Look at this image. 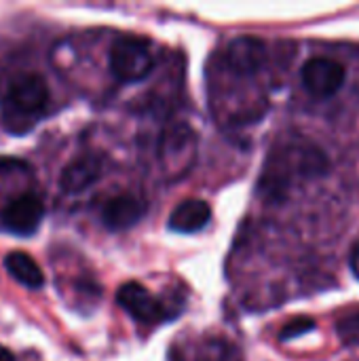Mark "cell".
I'll return each instance as SVG.
<instances>
[{"instance_id":"cell-1","label":"cell","mask_w":359,"mask_h":361,"mask_svg":"<svg viewBox=\"0 0 359 361\" xmlns=\"http://www.w3.org/2000/svg\"><path fill=\"white\" fill-rule=\"evenodd\" d=\"M110 70L123 82H140L154 70V55L148 40L121 36L110 47Z\"/></svg>"},{"instance_id":"cell-2","label":"cell","mask_w":359,"mask_h":361,"mask_svg":"<svg viewBox=\"0 0 359 361\" xmlns=\"http://www.w3.org/2000/svg\"><path fill=\"white\" fill-rule=\"evenodd\" d=\"M345 68L328 57H313L303 66V85L305 89L320 99L332 97L345 85Z\"/></svg>"},{"instance_id":"cell-3","label":"cell","mask_w":359,"mask_h":361,"mask_svg":"<svg viewBox=\"0 0 359 361\" xmlns=\"http://www.w3.org/2000/svg\"><path fill=\"white\" fill-rule=\"evenodd\" d=\"M42 218H44V203L40 197H36L32 192L19 195L2 209L4 228L19 237L34 235L38 231Z\"/></svg>"},{"instance_id":"cell-4","label":"cell","mask_w":359,"mask_h":361,"mask_svg":"<svg viewBox=\"0 0 359 361\" xmlns=\"http://www.w3.org/2000/svg\"><path fill=\"white\" fill-rule=\"evenodd\" d=\"M116 302L125 313H129L135 322H142V324H159L167 315L161 300L154 298L144 286L133 283V281L118 288Z\"/></svg>"},{"instance_id":"cell-5","label":"cell","mask_w":359,"mask_h":361,"mask_svg":"<svg viewBox=\"0 0 359 361\" xmlns=\"http://www.w3.org/2000/svg\"><path fill=\"white\" fill-rule=\"evenodd\" d=\"M8 102L15 110L23 114H38L47 108L49 87L36 74H25L17 78L8 89Z\"/></svg>"},{"instance_id":"cell-6","label":"cell","mask_w":359,"mask_h":361,"mask_svg":"<svg viewBox=\"0 0 359 361\" xmlns=\"http://www.w3.org/2000/svg\"><path fill=\"white\" fill-rule=\"evenodd\" d=\"M190 157H195V133L184 127H171L161 142V161L169 171H186L190 167Z\"/></svg>"},{"instance_id":"cell-7","label":"cell","mask_w":359,"mask_h":361,"mask_svg":"<svg viewBox=\"0 0 359 361\" xmlns=\"http://www.w3.org/2000/svg\"><path fill=\"white\" fill-rule=\"evenodd\" d=\"M144 216V203L133 195L112 197L102 212V220L110 231H125L135 226Z\"/></svg>"},{"instance_id":"cell-8","label":"cell","mask_w":359,"mask_h":361,"mask_svg":"<svg viewBox=\"0 0 359 361\" xmlns=\"http://www.w3.org/2000/svg\"><path fill=\"white\" fill-rule=\"evenodd\" d=\"M212 218V207L209 203L201 201V199H188L182 201L169 216V228L182 235H190V233H199L201 228L207 226Z\"/></svg>"},{"instance_id":"cell-9","label":"cell","mask_w":359,"mask_h":361,"mask_svg":"<svg viewBox=\"0 0 359 361\" xmlns=\"http://www.w3.org/2000/svg\"><path fill=\"white\" fill-rule=\"evenodd\" d=\"M264 61V44L256 38H237L229 47V63L237 74H256Z\"/></svg>"},{"instance_id":"cell-10","label":"cell","mask_w":359,"mask_h":361,"mask_svg":"<svg viewBox=\"0 0 359 361\" xmlns=\"http://www.w3.org/2000/svg\"><path fill=\"white\" fill-rule=\"evenodd\" d=\"M102 176V165L99 161L91 157H83L72 161L59 176V186L63 192H80L89 188L97 178Z\"/></svg>"},{"instance_id":"cell-11","label":"cell","mask_w":359,"mask_h":361,"mask_svg":"<svg viewBox=\"0 0 359 361\" xmlns=\"http://www.w3.org/2000/svg\"><path fill=\"white\" fill-rule=\"evenodd\" d=\"M4 269H6V273L17 283L25 286L28 290H40L44 286V275H42L40 267L25 252H11V254H6Z\"/></svg>"},{"instance_id":"cell-12","label":"cell","mask_w":359,"mask_h":361,"mask_svg":"<svg viewBox=\"0 0 359 361\" xmlns=\"http://www.w3.org/2000/svg\"><path fill=\"white\" fill-rule=\"evenodd\" d=\"M315 322L311 319V317H296V319H292L281 332H279V341H294V338H298V336H303V334H307V332H311V330H315Z\"/></svg>"},{"instance_id":"cell-13","label":"cell","mask_w":359,"mask_h":361,"mask_svg":"<svg viewBox=\"0 0 359 361\" xmlns=\"http://www.w3.org/2000/svg\"><path fill=\"white\" fill-rule=\"evenodd\" d=\"M339 336L345 345H355L359 343V311L351 313L339 324Z\"/></svg>"},{"instance_id":"cell-14","label":"cell","mask_w":359,"mask_h":361,"mask_svg":"<svg viewBox=\"0 0 359 361\" xmlns=\"http://www.w3.org/2000/svg\"><path fill=\"white\" fill-rule=\"evenodd\" d=\"M351 271H353V275L359 279V245L353 247V252H351Z\"/></svg>"},{"instance_id":"cell-15","label":"cell","mask_w":359,"mask_h":361,"mask_svg":"<svg viewBox=\"0 0 359 361\" xmlns=\"http://www.w3.org/2000/svg\"><path fill=\"white\" fill-rule=\"evenodd\" d=\"M0 361H15L13 353L6 347H0Z\"/></svg>"}]
</instances>
